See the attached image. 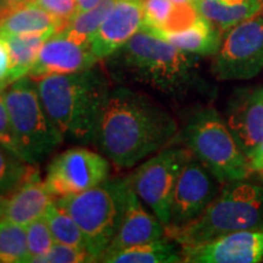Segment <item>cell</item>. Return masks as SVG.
Listing matches in <instances>:
<instances>
[{"mask_svg":"<svg viewBox=\"0 0 263 263\" xmlns=\"http://www.w3.org/2000/svg\"><path fill=\"white\" fill-rule=\"evenodd\" d=\"M26 227L0 219V263H28Z\"/></svg>","mask_w":263,"mask_h":263,"instance_id":"cell-26","label":"cell"},{"mask_svg":"<svg viewBox=\"0 0 263 263\" xmlns=\"http://www.w3.org/2000/svg\"><path fill=\"white\" fill-rule=\"evenodd\" d=\"M218 2H242V0H218Z\"/></svg>","mask_w":263,"mask_h":263,"instance_id":"cell-39","label":"cell"},{"mask_svg":"<svg viewBox=\"0 0 263 263\" xmlns=\"http://www.w3.org/2000/svg\"><path fill=\"white\" fill-rule=\"evenodd\" d=\"M184 262L258 263L263 262V229L232 233L195 246H182Z\"/></svg>","mask_w":263,"mask_h":263,"instance_id":"cell-12","label":"cell"},{"mask_svg":"<svg viewBox=\"0 0 263 263\" xmlns=\"http://www.w3.org/2000/svg\"><path fill=\"white\" fill-rule=\"evenodd\" d=\"M44 216L49 223V227H50L55 242H60V244L88 251L83 233L66 210L54 201L49 206Z\"/></svg>","mask_w":263,"mask_h":263,"instance_id":"cell-25","label":"cell"},{"mask_svg":"<svg viewBox=\"0 0 263 263\" xmlns=\"http://www.w3.org/2000/svg\"><path fill=\"white\" fill-rule=\"evenodd\" d=\"M178 139L222 184L248 179L251 174L248 157L215 108L194 111L179 130Z\"/></svg>","mask_w":263,"mask_h":263,"instance_id":"cell-6","label":"cell"},{"mask_svg":"<svg viewBox=\"0 0 263 263\" xmlns=\"http://www.w3.org/2000/svg\"><path fill=\"white\" fill-rule=\"evenodd\" d=\"M10 83V52L5 39L0 35V90L5 89Z\"/></svg>","mask_w":263,"mask_h":263,"instance_id":"cell-32","label":"cell"},{"mask_svg":"<svg viewBox=\"0 0 263 263\" xmlns=\"http://www.w3.org/2000/svg\"><path fill=\"white\" fill-rule=\"evenodd\" d=\"M38 172L35 164L25 162L0 146V196H8Z\"/></svg>","mask_w":263,"mask_h":263,"instance_id":"cell-27","label":"cell"},{"mask_svg":"<svg viewBox=\"0 0 263 263\" xmlns=\"http://www.w3.org/2000/svg\"><path fill=\"white\" fill-rule=\"evenodd\" d=\"M130 190V176H123L108 178L83 193L55 199L80 227L95 262H100L120 229Z\"/></svg>","mask_w":263,"mask_h":263,"instance_id":"cell-5","label":"cell"},{"mask_svg":"<svg viewBox=\"0 0 263 263\" xmlns=\"http://www.w3.org/2000/svg\"><path fill=\"white\" fill-rule=\"evenodd\" d=\"M194 5L200 16L211 22L222 33L246 20L263 14L262 0H242V2L195 0Z\"/></svg>","mask_w":263,"mask_h":263,"instance_id":"cell-21","label":"cell"},{"mask_svg":"<svg viewBox=\"0 0 263 263\" xmlns=\"http://www.w3.org/2000/svg\"><path fill=\"white\" fill-rule=\"evenodd\" d=\"M103 0H77V9H76V14H81V12H85L88 10L93 9Z\"/></svg>","mask_w":263,"mask_h":263,"instance_id":"cell-34","label":"cell"},{"mask_svg":"<svg viewBox=\"0 0 263 263\" xmlns=\"http://www.w3.org/2000/svg\"><path fill=\"white\" fill-rule=\"evenodd\" d=\"M256 173H257L259 182H261V183L263 184V171H259V172H256Z\"/></svg>","mask_w":263,"mask_h":263,"instance_id":"cell-38","label":"cell"},{"mask_svg":"<svg viewBox=\"0 0 263 263\" xmlns=\"http://www.w3.org/2000/svg\"><path fill=\"white\" fill-rule=\"evenodd\" d=\"M248 161L251 173L263 171V140L251 151L248 156Z\"/></svg>","mask_w":263,"mask_h":263,"instance_id":"cell-33","label":"cell"},{"mask_svg":"<svg viewBox=\"0 0 263 263\" xmlns=\"http://www.w3.org/2000/svg\"><path fill=\"white\" fill-rule=\"evenodd\" d=\"M255 229H263V184L240 179L226 183L199 218L166 230V235L182 246H195Z\"/></svg>","mask_w":263,"mask_h":263,"instance_id":"cell-4","label":"cell"},{"mask_svg":"<svg viewBox=\"0 0 263 263\" xmlns=\"http://www.w3.org/2000/svg\"><path fill=\"white\" fill-rule=\"evenodd\" d=\"M179 127L149 95L118 85L99 120L94 143L117 170H129L178 140Z\"/></svg>","mask_w":263,"mask_h":263,"instance_id":"cell-1","label":"cell"},{"mask_svg":"<svg viewBox=\"0 0 263 263\" xmlns=\"http://www.w3.org/2000/svg\"><path fill=\"white\" fill-rule=\"evenodd\" d=\"M24 2H27V0H0V6H11Z\"/></svg>","mask_w":263,"mask_h":263,"instance_id":"cell-35","label":"cell"},{"mask_svg":"<svg viewBox=\"0 0 263 263\" xmlns=\"http://www.w3.org/2000/svg\"><path fill=\"white\" fill-rule=\"evenodd\" d=\"M26 234H27V246H28V262H33V259L39 257L45 252H48L52 245L55 244V239L49 227V223L45 216L35 219L34 222L29 223L26 227Z\"/></svg>","mask_w":263,"mask_h":263,"instance_id":"cell-28","label":"cell"},{"mask_svg":"<svg viewBox=\"0 0 263 263\" xmlns=\"http://www.w3.org/2000/svg\"><path fill=\"white\" fill-rule=\"evenodd\" d=\"M174 3H178V4H193L195 0H172Z\"/></svg>","mask_w":263,"mask_h":263,"instance_id":"cell-37","label":"cell"},{"mask_svg":"<svg viewBox=\"0 0 263 263\" xmlns=\"http://www.w3.org/2000/svg\"><path fill=\"white\" fill-rule=\"evenodd\" d=\"M144 26V0H117L89 39V48L99 61L122 48Z\"/></svg>","mask_w":263,"mask_h":263,"instance_id":"cell-13","label":"cell"},{"mask_svg":"<svg viewBox=\"0 0 263 263\" xmlns=\"http://www.w3.org/2000/svg\"><path fill=\"white\" fill-rule=\"evenodd\" d=\"M156 34V33H155ZM174 47L192 55L210 57L216 55L222 44V32L202 16L189 27L177 32H168L157 34Z\"/></svg>","mask_w":263,"mask_h":263,"instance_id":"cell-20","label":"cell"},{"mask_svg":"<svg viewBox=\"0 0 263 263\" xmlns=\"http://www.w3.org/2000/svg\"><path fill=\"white\" fill-rule=\"evenodd\" d=\"M64 27L61 20L32 2L0 6V34H55Z\"/></svg>","mask_w":263,"mask_h":263,"instance_id":"cell-18","label":"cell"},{"mask_svg":"<svg viewBox=\"0 0 263 263\" xmlns=\"http://www.w3.org/2000/svg\"><path fill=\"white\" fill-rule=\"evenodd\" d=\"M193 4H178L172 0H144V26L147 31L162 34L189 27L199 17Z\"/></svg>","mask_w":263,"mask_h":263,"instance_id":"cell-19","label":"cell"},{"mask_svg":"<svg viewBox=\"0 0 263 263\" xmlns=\"http://www.w3.org/2000/svg\"><path fill=\"white\" fill-rule=\"evenodd\" d=\"M5 197L6 196H0V219L4 216V209H5Z\"/></svg>","mask_w":263,"mask_h":263,"instance_id":"cell-36","label":"cell"},{"mask_svg":"<svg viewBox=\"0 0 263 263\" xmlns=\"http://www.w3.org/2000/svg\"><path fill=\"white\" fill-rule=\"evenodd\" d=\"M194 57L141 28L105 60L111 80L128 87L141 85L179 99L195 91L201 93L205 88Z\"/></svg>","mask_w":263,"mask_h":263,"instance_id":"cell-2","label":"cell"},{"mask_svg":"<svg viewBox=\"0 0 263 263\" xmlns=\"http://www.w3.org/2000/svg\"><path fill=\"white\" fill-rule=\"evenodd\" d=\"M0 146L4 147L8 153L11 154V155H14L15 157L20 159L14 130H12L11 121H10L8 107H6L3 90H0Z\"/></svg>","mask_w":263,"mask_h":263,"instance_id":"cell-30","label":"cell"},{"mask_svg":"<svg viewBox=\"0 0 263 263\" xmlns=\"http://www.w3.org/2000/svg\"><path fill=\"white\" fill-rule=\"evenodd\" d=\"M193 156L186 146L170 145L154 154L130 176L132 188L166 228L173 190L180 172Z\"/></svg>","mask_w":263,"mask_h":263,"instance_id":"cell-8","label":"cell"},{"mask_svg":"<svg viewBox=\"0 0 263 263\" xmlns=\"http://www.w3.org/2000/svg\"><path fill=\"white\" fill-rule=\"evenodd\" d=\"M226 122L248 157L263 140V88L235 91L227 107Z\"/></svg>","mask_w":263,"mask_h":263,"instance_id":"cell-15","label":"cell"},{"mask_svg":"<svg viewBox=\"0 0 263 263\" xmlns=\"http://www.w3.org/2000/svg\"><path fill=\"white\" fill-rule=\"evenodd\" d=\"M101 262L107 263H177L184 262L183 249L176 240L163 238L145 242V244L132 246L122 251H118Z\"/></svg>","mask_w":263,"mask_h":263,"instance_id":"cell-22","label":"cell"},{"mask_svg":"<svg viewBox=\"0 0 263 263\" xmlns=\"http://www.w3.org/2000/svg\"><path fill=\"white\" fill-rule=\"evenodd\" d=\"M110 161L101 153L77 145L48 164L44 183L55 199L83 193L110 178Z\"/></svg>","mask_w":263,"mask_h":263,"instance_id":"cell-10","label":"cell"},{"mask_svg":"<svg viewBox=\"0 0 263 263\" xmlns=\"http://www.w3.org/2000/svg\"><path fill=\"white\" fill-rule=\"evenodd\" d=\"M5 39L10 52V80H20L29 73L37 60L39 51L50 33L42 34H0Z\"/></svg>","mask_w":263,"mask_h":263,"instance_id":"cell-23","label":"cell"},{"mask_svg":"<svg viewBox=\"0 0 263 263\" xmlns=\"http://www.w3.org/2000/svg\"><path fill=\"white\" fill-rule=\"evenodd\" d=\"M20 159L31 164L44 161L64 143L39 97L37 82L29 76L3 89Z\"/></svg>","mask_w":263,"mask_h":263,"instance_id":"cell-7","label":"cell"},{"mask_svg":"<svg viewBox=\"0 0 263 263\" xmlns=\"http://www.w3.org/2000/svg\"><path fill=\"white\" fill-rule=\"evenodd\" d=\"M116 2L117 0H103L95 8L74 15L60 33L80 44H89L91 35L98 31Z\"/></svg>","mask_w":263,"mask_h":263,"instance_id":"cell-24","label":"cell"},{"mask_svg":"<svg viewBox=\"0 0 263 263\" xmlns=\"http://www.w3.org/2000/svg\"><path fill=\"white\" fill-rule=\"evenodd\" d=\"M262 3H263V0H262Z\"/></svg>","mask_w":263,"mask_h":263,"instance_id":"cell-40","label":"cell"},{"mask_svg":"<svg viewBox=\"0 0 263 263\" xmlns=\"http://www.w3.org/2000/svg\"><path fill=\"white\" fill-rule=\"evenodd\" d=\"M34 263H87L95 262L90 254L84 250L55 242L50 250L33 259Z\"/></svg>","mask_w":263,"mask_h":263,"instance_id":"cell-29","label":"cell"},{"mask_svg":"<svg viewBox=\"0 0 263 263\" xmlns=\"http://www.w3.org/2000/svg\"><path fill=\"white\" fill-rule=\"evenodd\" d=\"M32 2L42 9L47 10L49 14L61 20L66 25L73 17L77 9V0H27Z\"/></svg>","mask_w":263,"mask_h":263,"instance_id":"cell-31","label":"cell"},{"mask_svg":"<svg viewBox=\"0 0 263 263\" xmlns=\"http://www.w3.org/2000/svg\"><path fill=\"white\" fill-rule=\"evenodd\" d=\"M111 78L100 65L68 74L37 80L45 111L64 137L76 145H90L107 99Z\"/></svg>","mask_w":263,"mask_h":263,"instance_id":"cell-3","label":"cell"},{"mask_svg":"<svg viewBox=\"0 0 263 263\" xmlns=\"http://www.w3.org/2000/svg\"><path fill=\"white\" fill-rule=\"evenodd\" d=\"M98 62L89 44H80L58 32L43 44L27 76L33 80H39L50 74L74 73L87 70Z\"/></svg>","mask_w":263,"mask_h":263,"instance_id":"cell-14","label":"cell"},{"mask_svg":"<svg viewBox=\"0 0 263 263\" xmlns=\"http://www.w3.org/2000/svg\"><path fill=\"white\" fill-rule=\"evenodd\" d=\"M166 236V228L153 212L146 211L143 202L132 188L122 223L100 262L107 256L132 246L145 244Z\"/></svg>","mask_w":263,"mask_h":263,"instance_id":"cell-16","label":"cell"},{"mask_svg":"<svg viewBox=\"0 0 263 263\" xmlns=\"http://www.w3.org/2000/svg\"><path fill=\"white\" fill-rule=\"evenodd\" d=\"M221 184L194 155L190 157L174 186L166 230L182 228L199 218L219 193Z\"/></svg>","mask_w":263,"mask_h":263,"instance_id":"cell-11","label":"cell"},{"mask_svg":"<svg viewBox=\"0 0 263 263\" xmlns=\"http://www.w3.org/2000/svg\"><path fill=\"white\" fill-rule=\"evenodd\" d=\"M55 197L49 192L39 172L22 183L15 192L5 197L3 218L27 227L29 223L41 218L47 213Z\"/></svg>","mask_w":263,"mask_h":263,"instance_id":"cell-17","label":"cell"},{"mask_svg":"<svg viewBox=\"0 0 263 263\" xmlns=\"http://www.w3.org/2000/svg\"><path fill=\"white\" fill-rule=\"evenodd\" d=\"M263 70V14L228 29L213 61L219 81H246Z\"/></svg>","mask_w":263,"mask_h":263,"instance_id":"cell-9","label":"cell"}]
</instances>
